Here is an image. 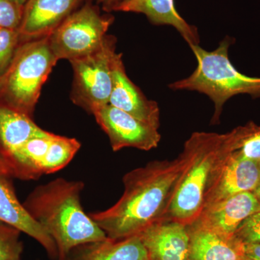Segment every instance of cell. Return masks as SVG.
<instances>
[{
    "instance_id": "11",
    "label": "cell",
    "mask_w": 260,
    "mask_h": 260,
    "mask_svg": "<svg viewBox=\"0 0 260 260\" xmlns=\"http://www.w3.org/2000/svg\"><path fill=\"white\" fill-rule=\"evenodd\" d=\"M82 0H28L18 30L21 43L48 37Z\"/></svg>"
},
{
    "instance_id": "28",
    "label": "cell",
    "mask_w": 260,
    "mask_h": 260,
    "mask_svg": "<svg viewBox=\"0 0 260 260\" xmlns=\"http://www.w3.org/2000/svg\"><path fill=\"white\" fill-rule=\"evenodd\" d=\"M98 1L102 3L105 10H107V11H112L119 5L120 0H98Z\"/></svg>"
},
{
    "instance_id": "29",
    "label": "cell",
    "mask_w": 260,
    "mask_h": 260,
    "mask_svg": "<svg viewBox=\"0 0 260 260\" xmlns=\"http://www.w3.org/2000/svg\"><path fill=\"white\" fill-rule=\"evenodd\" d=\"M253 192H254V194H255L257 199L260 201V181L259 184H258V186H256V189H254V191H253Z\"/></svg>"
},
{
    "instance_id": "17",
    "label": "cell",
    "mask_w": 260,
    "mask_h": 260,
    "mask_svg": "<svg viewBox=\"0 0 260 260\" xmlns=\"http://www.w3.org/2000/svg\"><path fill=\"white\" fill-rule=\"evenodd\" d=\"M114 11L142 13L155 25H172L189 46L199 44L198 29L181 18L174 0H129L118 6Z\"/></svg>"
},
{
    "instance_id": "31",
    "label": "cell",
    "mask_w": 260,
    "mask_h": 260,
    "mask_svg": "<svg viewBox=\"0 0 260 260\" xmlns=\"http://www.w3.org/2000/svg\"><path fill=\"white\" fill-rule=\"evenodd\" d=\"M241 260H255L254 259H251V258L249 257V256H247L244 254V256H242V259Z\"/></svg>"
},
{
    "instance_id": "3",
    "label": "cell",
    "mask_w": 260,
    "mask_h": 260,
    "mask_svg": "<svg viewBox=\"0 0 260 260\" xmlns=\"http://www.w3.org/2000/svg\"><path fill=\"white\" fill-rule=\"evenodd\" d=\"M84 188L82 181L57 178L38 186L23 203L32 218L55 242L57 259L75 246L107 238L84 211L81 203Z\"/></svg>"
},
{
    "instance_id": "16",
    "label": "cell",
    "mask_w": 260,
    "mask_h": 260,
    "mask_svg": "<svg viewBox=\"0 0 260 260\" xmlns=\"http://www.w3.org/2000/svg\"><path fill=\"white\" fill-rule=\"evenodd\" d=\"M190 260H241L244 244L234 236L219 234L198 223L189 225Z\"/></svg>"
},
{
    "instance_id": "2",
    "label": "cell",
    "mask_w": 260,
    "mask_h": 260,
    "mask_svg": "<svg viewBox=\"0 0 260 260\" xmlns=\"http://www.w3.org/2000/svg\"><path fill=\"white\" fill-rule=\"evenodd\" d=\"M244 126L225 134L197 132L184 143L186 165L167 218L191 225L203 213L207 200L228 158L239 146Z\"/></svg>"
},
{
    "instance_id": "23",
    "label": "cell",
    "mask_w": 260,
    "mask_h": 260,
    "mask_svg": "<svg viewBox=\"0 0 260 260\" xmlns=\"http://www.w3.org/2000/svg\"><path fill=\"white\" fill-rule=\"evenodd\" d=\"M234 153L241 158L260 162V126L252 121L246 124L239 148Z\"/></svg>"
},
{
    "instance_id": "32",
    "label": "cell",
    "mask_w": 260,
    "mask_h": 260,
    "mask_svg": "<svg viewBox=\"0 0 260 260\" xmlns=\"http://www.w3.org/2000/svg\"><path fill=\"white\" fill-rule=\"evenodd\" d=\"M129 1V0H120V2H119V5H117V6L116 7L115 9L116 8H117L118 6H119V5L123 4V3H126V2ZM114 9V10H115Z\"/></svg>"
},
{
    "instance_id": "20",
    "label": "cell",
    "mask_w": 260,
    "mask_h": 260,
    "mask_svg": "<svg viewBox=\"0 0 260 260\" xmlns=\"http://www.w3.org/2000/svg\"><path fill=\"white\" fill-rule=\"evenodd\" d=\"M81 144L75 138L54 135L43 160L42 172L50 174L64 169L74 158Z\"/></svg>"
},
{
    "instance_id": "9",
    "label": "cell",
    "mask_w": 260,
    "mask_h": 260,
    "mask_svg": "<svg viewBox=\"0 0 260 260\" xmlns=\"http://www.w3.org/2000/svg\"><path fill=\"white\" fill-rule=\"evenodd\" d=\"M109 104L139 120L158 129L160 110L158 104L148 100L126 75L122 54H115L112 60V89Z\"/></svg>"
},
{
    "instance_id": "30",
    "label": "cell",
    "mask_w": 260,
    "mask_h": 260,
    "mask_svg": "<svg viewBox=\"0 0 260 260\" xmlns=\"http://www.w3.org/2000/svg\"><path fill=\"white\" fill-rule=\"evenodd\" d=\"M13 1L15 2V3H18L19 5H23V6H24L28 0H13Z\"/></svg>"
},
{
    "instance_id": "25",
    "label": "cell",
    "mask_w": 260,
    "mask_h": 260,
    "mask_svg": "<svg viewBox=\"0 0 260 260\" xmlns=\"http://www.w3.org/2000/svg\"><path fill=\"white\" fill-rule=\"evenodd\" d=\"M234 237L244 244H260V210L239 225Z\"/></svg>"
},
{
    "instance_id": "24",
    "label": "cell",
    "mask_w": 260,
    "mask_h": 260,
    "mask_svg": "<svg viewBox=\"0 0 260 260\" xmlns=\"http://www.w3.org/2000/svg\"><path fill=\"white\" fill-rule=\"evenodd\" d=\"M23 8L13 0H0V28L19 29Z\"/></svg>"
},
{
    "instance_id": "15",
    "label": "cell",
    "mask_w": 260,
    "mask_h": 260,
    "mask_svg": "<svg viewBox=\"0 0 260 260\" xmlns=\"http://www.w3.org/2000/svg\"><path fill=\"white\" fill-rule=\"evenodd\" d=\"M57 260H149L139 236L126 239H107L85 243L73 248Z\"/></svg>"
},
{
    "instance_id": "26",
    "label": "cell",
    "mask_w": 260,
    "mask_h": 260,
    "mask_svg": "<svg viewBox=\"0 0 260 260\" xmlns=\"http://www.w3.org/2000/svg\"><path fill=\"white\" fill-rule=\"evenodd\" d=\"M0 173H3L10 177H15L14 168L8 158L1 151H0Z\"/></svg>"
},
{
    "instance_id": "4",
    "label": "cell",
    "mask_w": 260,
    "mask_h": 260,
    "mask_svg": "<svg viewBox=\"0 0 260 260\" xmlns=\"http://www.w3.org/2000/svg\"><path fill=\"white\" fill-rule=\"evenodd\" d=\"M233 40L223 39L217 49L209 51L199 44L189 46L194 53L198 67L185 79L169 85L174 90H191L205 94L213 102L215 112L212 124L219 122L224 104L237 95H249L260 99V78L243 74L229 59V49Z\"/></svg>"
},
{
    "instance_id": "5",
    "label": "cell",
    "mask_w": 260,
    "mask_h": 260,
    "mask_svg": "<svg viewBox=\"0 0 260 260\" xmlns=\"http://www.w3.org/2000/svg\"><path fill=\"white\" fill-rule=\"evenodd\" d=\"M57 61L49 36L21 43L0 78V103L31 117L43 85Z\"/></svg>"
},
{
    "instance_id": "21",
    "label": "cell",
    "mask_w": 260,
    "mask_h": 260,
    "mask_svg": "<svg viewBox=\"0 0 260 260\" xmlns=\"http://www.w3.org/2000/svg\"><path fill=\"white\" fill-rule=\"evenodd\" d=\"M20 231L0 221V260H20L23 251Z\"/></svg>"
},
{
    "instance_id": "6",
    "label": "cell",
    "mask_w": 260,
    "mask_h": 260,
    "mask_svg": "<svg viewBox=\"0 0 260 260\" xmlns=\"http://www.w3.org/2000/svg\"><path fill=\"white\" fill-rule=\"evenodd\" d=\"M113 18L104 17L90 5L73 12L49 36V46L57 60L92 54L101 48Z\"/></svg>"
},
{
    "instance_id": "10",
    "label": "cell",
    "mask_w": 260,
    "mask_h": 260,
    "mask_svg": "<svg viewBox=\"0 0 260 260\" xmlns=\"http://www.w3.org/2000/svg\"><path fill=\"white\" fill-rule=\"evenodd\" d=\"M149 260H190L189 226L166 218L138 234Z\"/></svg>"
},
{
    "instance_id": "14",
    "label": "cell",
    "mask_w": 260,
    "mask_h": 260,
    "mask_svg": "<svg viewBox=\"0 0 260 260\" xmlns=\"http://www.w3.org/2000/svg\"><path fill=\"white\" fill-rule=\"evenodd\" d=\"M259 181L260 162L241 158L234 152L224 164L205 208L239 193L253 192Z\"/></svg>"
},
{
    "instance_id": "22",
    "label": "cell",
    "mask_w": 260,
    "mask_h": 260,
    "mask_svg": "<svg viewBox=\"0 0 260 260\" xmlns=\"http://www.w3.org/2000/svg\"><path fill=\"white\" fill-rule=\"evenodd\" d=\"M20 44L18 29L0 28V78L9 68Z\"/></svg>"
},
{
    "instance_id": "12",
    "label": "cell",
    "mask_w": 260,
    "mask_h": 260,
    "mask_svg": "<svg viewBox=\"0 0 260 260\" xmlns=\"http://www.w3.org/2000/svg\"><path fill=\"white\" fill-rule=\"evenodd\" d=\"M259 210V200L252 191H246L207 207L194 223L223 235L234 236L239 225Z\"/></svg>"
},
{
    "instance_id": "8",
    "label": "cell",
    "mask_w": 260,
    "mask_h": 260,
    "mask_svg": "<svg viewBox=\"0 0 260 260\" xmlns=\"http://www.w3.org/2000/svg\"><path fill=\"white\" fill-rule=\"evenodd\" d=\"M92 114L109 137L114 151L124 148L148 151L158 147L160 140L158 129L124 111L109 104L97 108Z\"/></svg>"
},
{
    "instance_id": "7",
    "label": "cell",
    "mask_w": 260,
    "mask_h": 260,
    "mask_svg": "<svg viewBox=\"0 0 260 260\" xmlns=\"http://www.w3.org/2000/svg\"><path fill=\"white\" fill-rule=\"evenodd\" d=\"M116 39L107 36L104 44L92 54L70 60L74 71L73 100L93 113L109 104L112 89V60Z\"/></svg>"
},
{
    "instance_id": "1",
    "label": "cell",
    "mask_w": 260,
    "mask_h": 260,
    "mask_svg": "<svg viewBox=\"0 0 260 260\" xmlns=\"http://www.w3.org/2000/svg\"><path fill=\"white\" fill-rule=\"evenodd\" d=\"M186 161L181 154L172 160H154L123 177L124 190L109 209L89 213L109 239L138 235L167 218Z\"/></svg>"
},
{
    "instance_id": "27",
    "label": "cell",
    "mask_w": 260,
    "mask_h": 260,
    "mask_svg": "<svg viewBox=\"0 0 260 260\" xmlns=\"http://www.w3.org/2000/svg\"><path fill=\"white\" fill-rule=\"evenodd\" d=\"M244 254L255 260H260V244H244Z\"/></svg>"
},
{
    "instance_id": "19",
    "label": "cell",
    "mask_w": 260,
    "mask_h": 260,
    "mask_svg": "<svg viewBox=\"0 0 260 260\" xmlns=\"http://www.w3.org/2000/svg\"><path fill=\"white\" fill-rule=\"evenodd\" d=\"M54 134L45 131L31 138L10 158L15 177L37 180L43 175L42 164Z\"/></svg>"
},
{
    "instance_id": "13",
    "label": "cell",
    "mask_w": 260,
    "mask_h": 260,
    "mask_svg": "<svg viewBox=\"0 0 260 260\" xmlns=\"http://www.w3.org/2000/svg\"><path fill=\"white\" fill-rule=\"evenodd\" d=\"M10 177L0 173V221L35 239L45 249L51 259H57L55 242L19 201Z\"/></svg>"
},
{
    "instance_id": "18",
    "label": "cell",
    "mask_w": 260,
    "mask_h": 260,
    "mask_svg": "<svg viewBox=\"0 0 260 260\" xmlns=\"http://www.w3.org/2000/svg\"><path fill=\"white\" fill-rule=\"evenodd\" d=\"M44 133L30 116L0 103V151L8 160L29 140Z\"/></svg>"
}]
</instances>
